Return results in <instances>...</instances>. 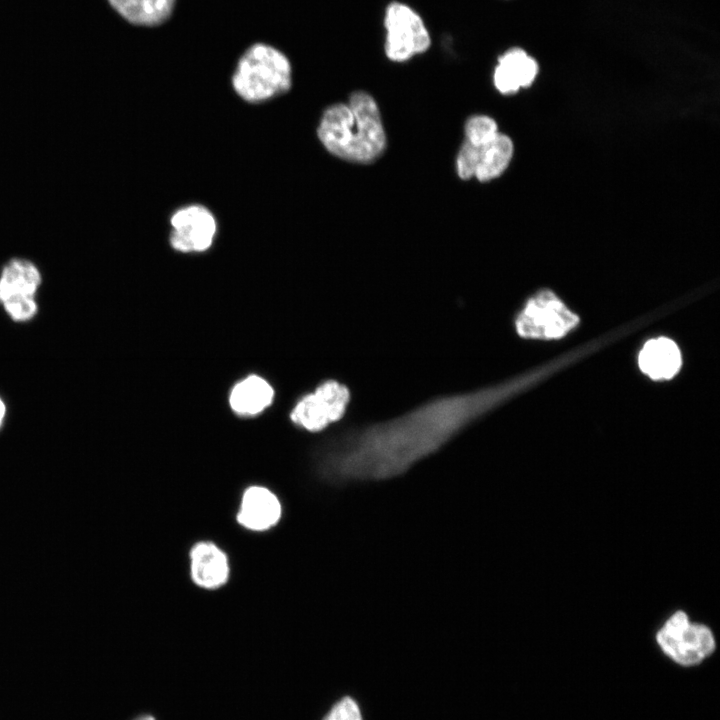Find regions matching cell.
<instances>
[{"mask_svg": "<svg viewBox=\"0 0 720 720\" xmlns=\"http://www.w3.org/2000/svg\"><path fill=\"white\" fill-rule=\"evenodd\" d=\"M511 381L433 398L406 413L344 430L319 454V470L334 482L378 480L404 473L518 391Z\"/></svg>", "mask_w": 720, "mask_h": 720, "instance_id": "1", "label": "cell"}, {"mask_svg": "<svg viewBox=\"0 0 720 720\" xmlns=\"http://www.w3.org/2000/svg\"><path fill=\"white\" fill-rule=\"evenodd\" d=\"M317 135L331 154L356 163L376 160L386 146L379 107L364 91L352 93L348 103L328 107L321 117Z\"/></svg>", "mask_w": 720, "mask_h": 720, "instance_id": "2", "label": "cell"}, {"mask_svg": "<svg viewBox=\"0 0 720 720\" xmlns=\"http://www.w3.org/2000/svg\"><path fill=\"white\" fill-rule=\"evenodd\" d=\"M288 58L280 50L264 44L250 46L240 57L232 85L246 102L260 103L287 92L292 83Z\"/></svg>", "mask_w": 720, "mask_h": 720, "instance_id": "3", "label": "cell"}, {"mask_svg": "<svg viewBox=\"0 0 720 720\" xmlns=\"http://www.w3.org/2000/svg\"><path fill=\"white\" fill-rule=\"evenodd\" d=\"M656 642L662 652L683 667L701 664L716 649L712 630L691 622L683 611L673 613L658 630Z\"/></svg>", "mask_w": 720, "mask_h": 720, "instance_id": "4", "label": "cell"}, {"mask_svg": "<svg viewBox=\"0 0 720 720\" xmlns=\"http://www.w3.org/2000/svg\"><path fill=\"white\" fill-rule=\"evenodd\" d=\"M386 57L396 63L425 53L431 46V35L422 16L409 4L391 1L384 12Z\"/></svg>", "mask_w": 720, "mask_h": 720, "instance_id": "5", "label": "cell"}, {"mask_svg": "<svg viewBox=\"0 0 720 720\" xmlns=\"http://www.w3.org/2000/svg\"><path fill=\"white\" fill-rule=\"evenodd\" d=\"M579 323V317L550 290H542L528 299L515 318L519 336L528 339H559Z\"/></svg>", "mask_w": 720, "mask_h": 720, "instance_id": "6", "label": "cell"}, {"mask_svg": "<svg viewBox=\"0 0 720 720\" xmlns=\"http://www.w3.org/2000/svg\"><path fill=\"white\" fill-rule=\"evenodd\" d=\"M350 402V388L338 380L327 379L299 399L290 419L309 432H319L342 419Z\"/></svg>", "mask_w": 720, "mask_h": 720, "instance_id": "7", "label": "cell"}, {"mask_svg": "<svg viewBox=\"0 0 720 720\" xmlns=\"http://www.w3.org/2000/svg\"><path fill=\"white\" fill-rule=\"evenodd\" d=\"M512 155L513 143L502 133L477 147L464 141L456 158L458 176L463 180L475 177L481 182L490 181L504 172Z\"/></svg>", "mask_w": 720, "mask_h": 720, "instance_id": "8", "label": "cell"}, {"mask_svg": "<svg viewBox=\"0 0 720 720\" xmlns=\"http://www.w3.org/2000/svg\"><path fill=\"white\" fill-rule=\"evenodd\" d=\"M170 244L182 253L208 250L217 231L212 212L203 205L190 204L176 210L171 219Z\"/></svg>", "mask_w": 720, "mask_h": 720, "instance_id": "9", "label": "cell"}, {"mask_svg": "<svg viewBox=\"0 0 720 720\" xmlns=\"http://www.w3.org/2000/svg\"><path fill=\"white\" fill-rule=\"evenodd\" d=\"M282 506L277 496L263 486H251L243 493L238 523L246 529L261 532L278 523Z\"/></svg>", "mask_w": 720, "mask_h": 720, "instance_id": "10", "label": "cell"}, {"mask_svg": "<svg viewBox=\"0 0 720 720\" xmlns=\"http://www.w3.org/2000/svg\"><path fill=\"white\" fill-rule=\"evenodd\" d=\"M538 64L523 49L514 47L499 56L493 73L495 88L502 94H512L528 87L535 80Z\"/></svg>", "mask_w": 720, "mask_h": 720, "instance_id": "11", "label": "cell"}, {"mask_svg": "<svg viewBox=\"0 0 720 720\" xmlns=\"http://www.w3.org/2000/svg\"><path fill=\"white\" fill-rule=\"evenodd\" d=\"M190 571L197 586L217 589L228 580V558L216 544L209 541L199 542L190 551Z\"/></svg>", "mask_w": 720, "mask_h": 720, "instance_id": "12", "label": "cell"}, {"mask_svg": "<svg viewBox=\"0 0 720 720\" xmlns=\"http://www.w3.org/2000/svg\"><path fill=\"white\" fill-rule=\"evenodd\" d=\"M638 364L641 371L653 380L671 379L681 368L682 356L673 340L660 337L644 344Z\"/></svg>", "mask_w": 720, "mask_h": 720, "instance_id": "13", "label": "cell"}, {"mask_svg": "<svg viewBox=\"0 0 720 720\" xmlns=\"http://www.w3.org/2000/svg\"><path fill=\"white\" fill-rule=\"evenodd\" d=\"M41 274L34 263L23 258L11 259L0 274V302L11 298L35 296Z\"/></svg>", "mask_w": 720, "mask_h": 720, "instance_id": "14", "label": "cell"}, {"mask_svg": "<svg viewBox=\"0 0 720 720\" xmlns=\"http://www.w3.org/2000/svg\"><path fill=\"white\" fill-rule=\"evenodd\" d=\"M273 396V388L265 379L251 375L233 387L229 403L238 415L252 416L268 407L272 403Z\"/></svg>", "mask_w": 720, "mask_h": 720, "instance_id": "15", "label": "cell"}, {"mask_svg": "<svg viewBox=\"0 0 720 720\" xmlns=\"http://www.w3.org/2000/svg\"><path fill=\"white\" fill-rule=\"evenodd\" d=\"M176 0H108L126 21L140 26H158L171 16Z\"/></svg>", "mask_w": 720, "mask_h": 720, "instance_id": "16", "label": "cell"}, {"mask_svg": "<svg viewBox=\"0 0 720 720\" xmlns=\"http://www.w3.org/2000/svg\"><path fill=\"white\" fill-rule=\"evenodd\" d=\"M496 122L485 115L470 117L465 124V141L473 146H481L498 134Z\"/></svg>", "mask_w": 720, "mask_h": 720, "instance_id": "17", "label": "cell"}, {"mask_svg": "<svg viewBox=\"0 0 720 720\" xmlns=\"http://www.w3.org/2000/svg\"><path fill=\"white\" fill-rule=\"evenodd\" d=\"M2 304L8 315L16 321L29 320L37 311L33 297L11 298L3 301Z\"/></svg>", "mask_w": 720, "mask_h": 720, "instance_id": "18", "label": "cell"}, {"mask_svg": "<svg viewBox=\"0 0 720 720\" xmlns=\"http://www.w3.org/2000/svg\"><path fill=\"white\" fill-rule=\"evenodd\" d=\"M324 720H362L357 703L350 697L338 701Z\"/></svg>", "mask_w": 720, "mask_h": 720, "instance_id": "19", "label": "cell"}, {"mask_svg": "<svg viewBox=\"0 0 720 720\" xmlns=\"http://www.w3.org/2000/svg\"><path fill=\"white\" fill-rule=\"evenodd\" d=\"M5 413H6V407H5V404L3 403V401H2L1 398H0V426H1L2 422H3L4 417H5Z\"/></svg>", "mask_w": 720, "mask_h": 720, "instance_id": "20", "label": "cell"}, {"mask_svg": "<svg viewBox=\"0 0 720 720\" xmlns=\"http://www.w3.org/2000/svg\"><path fill=\"white\" fill-rule=\"evenodd\" d=\"M135 720H155V718L151 715H142Z\"/></svg>", "mask_w": 720, "mask_h": 720, "instance_id": "21", "label": "cell"}]
</instances>
